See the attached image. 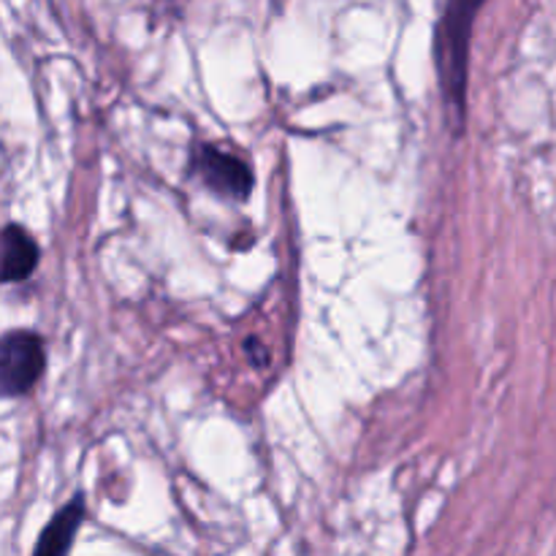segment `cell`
I'll return each mask as SVG.
<instances>
[{
	"label": "cell",
	"mask_w": 556,
	"mask_h": 556,
	"mask_svg": "<svg viewBox=\"0 0 556 556\" xmlns=\"http://www.w3.org/2000/svg\"><path fill=\"white\" fill-rule=\"evenodd\" d=\"M193 172L199 174L201 182L215 190L223 199L244 201L253 190V174L239 157L217 150V147L204 144L193 157Z\"/></svg>",
	"instance_id": "3957f363"
},
{
	"label": "cell",
	"mask_w": 556,
	"mask_h": 556,
	"mask_svg": "<svg viewBox=\"0 0 556 556\" xmlns=\"http://www.w3.org/2000/svg\"><path fill=\"white\" fill-rule=\"evenodd\" d=\"M43 342L33 331H11L0 337V394H27L43 375Z\"/></svg>",
	"instance_id": "7a4b0ae2"
},
{
	"label": "cell",
	"mask_w": 556,
	"mask_h": 556,
	"mask_svg": "<svg viewBox=\"0 0 556 556\" xmlns=\"http://www.w3.org/2000/svg\"><path fill=\"white\" fill-rule=\"evenodd\" d=\"M486 0H448L438 25L434 60H438L440 90L445 106L454 117V128H462L467 117V68H470L472 22Z\"/></svg>",
	"instance_id": "6da1fadb"
},
{
	"label": "cell",
	"mask_w": 556,
	"mask_h": 556,
	"mask_svg": "<svg viewBox=\"0 0 556 556\" xmlns=\"http://www.w3.org/2000/svg\"><path fill=\"white\" fill-rule=\"evenodd\" d=\"M85 519V497L76 494L63 510H58L52 521L47 525V530L38 538V546L33 556H68L71 546H74L76 530L81 527Z\"/></svg>",
	"instance_id": "5b68a950"
},
{
	"label": "cell",
	"mask_w": 556,
	"mask_h": 556,
	"mask_svg": "<svg viewBox=\"0 0 556 556\" xmlns=\"http://www.w3.org/2000/svg\"><path fill=\"white\" fill-rule=\"evenodd\" d=\"M38 264V248L30 233L20 226L0 231V282H16L33 275Z\"/></svg>",
	"instance_id": "277c9868"
}]
</instances>
